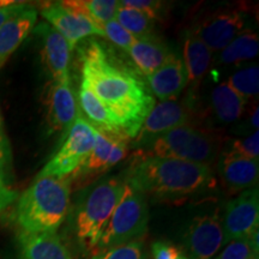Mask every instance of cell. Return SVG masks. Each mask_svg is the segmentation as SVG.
Segmentation results:
<instances>
[{
  "instance_id": "obj_14",
  "label": "cell",
  "mask_w": 259,
  "mask_h": 259,
  "mask_svg": "<svg viewBox=\"0 0 259 259\" xmlns=\"http://www.w3.org/2000/svg\"><path fill=\"white\" fill-rule=\"evenodd\" d=\"M34 32L41 40L42 59L51 74L52 82L71 80L70 63L72 51L67 41L47 22L35 25Z\"/></svg>"
},
{
  "instance_id": "obj_27",
  "label": "cell",
  "mask_w": 259,
  "mask_h": 259,
  "mask_svg": "<svg viewBox=\"0 0 259 259\" xmlns=\"http://www.w3.org/2000/svg\"><path fill=\"white\" fill-rule=\"evenodd\" d=\"M236 94H239L245 101L253 99L259 94V69L257 64L248 65L236 71L229 77L227 82Z\"/></svg>"
},
{
  "instance_id": "obj_37",
  "label": "cell",
  "mask_w": 259,
  "mask_h": 259,
  "mask_svg": "<svg viewBox=\"0 0 259 259\" xmlns=\"http://www.w3.org/2000/svg\"><path fill=\"white\" fill-rule=\"evenodd\" d=\"M251 125H252V127L255 128L258 131V108H255L254 112L252 113Z\"/></svg>"
},
{
  "instance_id": "obj_10",
  "label": "cell",
  "mask_w": 259,
  "mask_h": 259,
  "mask_svg": "<svg viewBox=\"0 0 259 259\" xmlns=\"http://www.w3.org/2000/svg\"><path fill=\"white\" fill-rule=\"evenodd\" d=\"M181 244V248L190 259H212L223 245L219 212H204L194 216L183 233Z\"/></svg>"
},
{
  "instance_id": "obj_29",
  "label": "cell",
  "mask_w": 259,
  "mask_h": 259,
  "mask_svg": "<svg viewBox=\"0 0 259 259\" xmlns=\"http://www.w3.org/2000/svg\"><path fill=\"white\" fill-rule=\"evenodd\" d=\"M102 30L105 31L106 37L109 41H112L115 46H118L125 52H128L130 48L132 47V45L135 44L137 38L132 36L130 32L121 27L118 22L115 21V18L113 21L108 22L102 27Z\"/></svg>"
},
{
  "instance_id": "obj_31",
  "label": "cell",
  "mask_w": 259,
  "mask_h": 259,
  "mask_svg": "<svg viewBox=\"0 0 259 259\" xmlns=\"http://www.w3.org/2000/svg\"><path fill=\"white\" fill-rule=\"evenodd\" d=\"M0 168L4 173L8 183H11L12 174V148L9 137L6 135L4 120H3L2 109H0Z\"/></svg>"
},
{
  "instance_id": "obj_21",
  "label": "cell",
  "mask_w": 259,
  "mask_h": 259,
  "mask_svg": "<svg viewBox=\"0 0 259 259\" xmlns=\"http://www.w3.org/2000/svg\"><path fill=\"white\" fill-rule=\"evenodd\" d=\"M78 101L79 107L87 116L90 125L93 126L96 131L102 132V134L120 136V137H125L124 134L121 132L120 127H119L118 121L115 120L114 116L112 113L106 108L105 105L97 99L95 94H94L87 83L83 79H80L79 90H78ZM84 116V118H85ZM126 138V137H125ZM128 139V138H127Z\"/></svg>"
},
{
  "instance_id": "obj_18",
  "label": "cell",
  "mask_w": 259,
  "mask_h": 259,
  "mask_svg": "<svg viewBox=\"0 0 259 259\" xmlns=\"http://www.w3.org/2000/svg\"><path fill=\"white\" fill-rule=\"evenodd\" d=\"M17 259H72V254L57 233L19 232Z\"/></svg>"
},
{
  "instance_id": "obj_36",
  "label": "cell",
  "mask_w": 259,
  "mask_h": 259,
  "mask_svg": "<svg viewBox=\"0 0 259 259\" xmlns=\"http://www.w3.org/2000/svg\"><path fill=\"white\" fill-rule=\"evenodd\" d=\"M29 6L30 5L27 4V3L14 2L12 4L4 6V8H0V28H2L10 18L18 15L19 12H22L23 10L29 8Z\"/></svg>"
},
{
  "instance_id": "obj_5",
  "label": "cell",
  "mask_w": 259,
  "mask_h": 259,
  "mask_svg": "<svg viewBox=\"0 0 259 259\" xmlns=\"http://www.w3.org/2000/svg\"><path fill=\"white\" fill-rule=\"evenodd\" d=\"M147 196L125 179V189L94 253L138 240L148 229Z\"/></svg>"
},
{
  "instance_id": "obj_11",
  "label": "cell",
  "mask_w": 259,
  "mask_h": 259,
  "mask_svg": "<svg viewBox=\"0 0 259 259\" xmlns=\"http://www.w3.org/2000/svg\"><path fill=\"white\" fill-rule=\"evenodd\" d=\"M258 221L259 194L257 187H252L227 203L221 219L223 245L250 236L258 229Z\"/></svg>"
},
{
  "instance_id": "obj_22",
  "label": "cell",
  "mask_w": 259,
  "mask_h": 259,
  "mask_svg": "<svg viewBox=\"0 0 259 259\" xmlns=\"http://www.w3.org/2000/svg\"><path fill=\"white\" fill-rule=\"evenodd\" d=\"M183 56V63L186 69L189 83H191L193 90H196L209 69L212 52L198 37L187 30L184 37Z\"/></svg>"
},
{
  "instance_id": "obj_19",
  "label": "cell",
  "mask_w": 259,
  "mask_h": 259,
  "mask_svg": "<svg viewBox=\"0 0 259 259\" xmlns=\"http://www.w3.org/2000/svg\"><path fill=\"white\" fill-rule=\"evenodd\" d=\"M36 22L37 11L30 5L0 28V69L34 30Z\"/></svg>"
},
{
  "instance_id": "obj_13",
  "label": "cell",
  "mask_w": 259,
  "mask_h": 259,
  "mask_svg": "<svg viewBox=\"0 0 259 259\" xmlns=\"http://www.w3.org/2000/svg\"><path fill=\"white\" fill-rule=\"evenodd\" d=\"M191 119V108L186 102L177 100L160 102L155 105L136 136L137 147H147L155 138L164 132L189 125Z\"/></svg>"
},
{
  "instance_id": "obj_28",
  "label": "cell",
  "mask_w": 259,
  "mask_h": 259,
  "mask_svg": "<svg viewBox=\"0 0 259 259\" xmlns=\"http://www.w3.org/2000/svg\"><path fill=\"white\" fill-rule=\"evenodd\" d=\"M90 259H145L144 244L138 239L127 244L97 251Z\"/></svg>"
},
{
  "instance_id": "obj_9",
  "label": "cell",
  "mask_w": 259,
  "mask_h": 259,
  "mask_svg": "<svg viewBox=\"0 0 259 259\" xmlns=\"http://www.w3.org/2000/svg\"><path fill=\"white\" fill-rule=\"evenodd\" d=\"M246 15L235 9H221L200 17L190 31L212 52H221L246 30Z\"/></svg>"
},
{
  "instance_id": "obj_35",
  "label": "cell",
  "mask_w": 259,
  "mask_h": 259,
  "mask_svg": "<svg viewBox=\"0 0 259 259\" xmlns=\"http://www.w3.org/2000/svg\"><path fill=\"white\" fill-rule=\"evenodd\" d=\"M17 199V192L10 187L4 173L0 168V212H3Z\"/></svg>"
},
{
  "instance_id": "obj_2",
  "label": "cell",
  "mask_w": 259,
  "mask_h": 259,
  "mask_svg": "<svg viewBox=\"0 0 259 259\" xmlns=\"http://www.w3.org/2000/svg\"><path fill=\"white\" fill-rule=\"evenodd\" d=\"M125 179L145 196L166 200L187 198L215 186L208 164L171 157L143 156L130 168Z\"/></svg>"
},
{
  "instance_id": "obj_33",
  "label": "cell",
  "mask_w": 259,
  "mask_h": 259,
  "mask_svg": "<svg viewBox=\"0 0 259 259\" xmlns=\"http://www.w3.org/2000/svg\"><path fill=\"white\" fill-rule=\"evenodd\" d=\"M154 259H190L179 246L168 241H155L151 245Z\"/></svg>"
},
{
  "instance_id": "obj_23",
  "label": "cell",
  "mask_w": 259,
  "mask_h": 259,
  "mask_svg": "<svg viewBox=\"0 0 259 259\" xmlns=\"http://www.w3.org/2000/svg\"><path fill=\"white\" fill-rule=\"evenodd\" d=\"M246 101L236 94L228 84L220 83L211 92V107L216 119L231 124L241 118Z\"/></svg>"
},
{
  "instance_id": "obj_8",
  "label": "cell",
  "mask_w": 259,
  "mask_h": 259,
  "mask_svg": "<svg viewBox=\"0 0 259 259\" xmlns=\"http://www.w3.org/2000/svg\"><path fill=\"white\" fill-rule=\"evenodd\" d=\"M128 139L120 136L102 134L95 130V145L80 166L69 177L71 186L79 189L93 178L102 176L126 156Z\"/></svg>"
},
{
  "instance_id": "obj_3",
  "label": "cell",
  "mask_w": 259,
  "mask_h": 259,
  "mask_svg": "<svg viewBox=\"0 0 259 259\" xmlns=\"http://www.w3.org/2000/svg\"><path fill=\"white\" fill-rule=\"evenodd\" d=\"M69 177H36L16 204L15 220L22 232L57 233L70 211Z\"/></svg>"
},
{
  "instance_id": "obj_25",
  "label": "cell",
  "mask_w": 259,
  "mask_h": 259,
  "mask_svg": "<svg viewBox=\"0 0 259 259\" xmlns=\"http://www.w3.org/2000/svg\"><path fill=\"white\" fill-rule=\"evenodd\" d=\"M61 3L65 8L87 16L100 28L113 21L119 9L116 0H69Z\"/></svg>"
},
{
  "instance_id": "obj_1",
  "label": "cell",
  "mask_w": 259,
  "mask_h": 259,
  "mask_svg": "<svg viewBox=\"0 0 259 259\" xmlns=\"http://www.w3.org/2000/svg\"><path fill=\"white\" fill-rule=\"evenodd\" d=\"M79 59L82 79L112 113L125 137L135 139L155 106L147 80L96 40L83 45Z\"/></svg>"
},
{
  "instance_id": "obj_15",
  "label": "cell",
  "mask_w": 259,
  "mask_h": 259,
  "mask_svg": "<svg viewBox=\"0 0 259 259\" xmlns=\"http://www.w3.org/2000/svg\"><path fill=\"white\" fill-rule=\"evenodd\" d=\"M79 108L71 87V80L51 84L47 94V121L52 134H59L65 138L72 127Z\"/></svg>"
},
{
  "instance_id": "obj_7",
  "label": "cell",
  "mask_w": 259,
  "mask_h": 259,
  "mask_svg": "<svg viewBox=\"0 0 259 259\" xmlns=\"http://www.w3.org/2000/svg\"><path fill=\"white\" fill-rule=\"evenodd\" d=\"M94 145L95 128L87 121L79 111L61 148L42 168L37 177H70L92 153Z\"/></svg>"
},
{
  "instance_id": "obj_12",
  "label": "cell",
  "mask_w": 259,
  "mask_h": 259,
  "mask_svg": "<svg viewBox=\"0 0 259 259\" xmlns=\"http://www.w3.org/2000/svg\"><path fill=\"white\" fill-rule=\"evenodd\" d=\"M41 15L47 23L67 41L71 51H73L79 41L88 36L99 35L106 37L105 31L95 22L79 12L65 8L61 2L51 3L50 5L45 6Z\"/></svg>"
},
{
  "instance_id": "obj_24",
  "label": "cell",
  "mask_w": 259,
  "mask_h": 259,
  "mask_svg": "<svg viewBox=\"0 0 259 259\" xmlns=\"http://www.w3.org/2000/svg\"><path fill=\"white\" fill-rule=\"evenodd\" d=\"M258 34L251 29H246L240 32L228 46L220 52L219 63L222 65H232L252 60L258 56Z\"/></svg>"
},
{
  "instance_id": "obj_16",
  "label": "cell",
  "mask_w": 259,
  "mask_h": 259,
  "mask_svg": "<svg viewBox=\"0 0 259 259\" xmlns=\"http://www.w3.org/2000/svg\"><path fill=\"white\" fill-rule=\"evenodd\" d=\"M219 173L225 186L232 193L248 190L258 183V160L226 150L219 161Z\"/></svg>"
},
{
  "instance_id": "obj_34",
  "label": "cell",
  "mask_w": 259,
  "mask_h": 259,
  "mask_svg": "<svg viewBox=\"0 0 259 259\" xmlns=\"http://www.w3.org/2000/svg\"><path fill=\"white\" fill-rule=\"evenodd\" d=\"M119 5L138 10L154 19L158 18L162 9V3L155 2V0H122V2H119Z\"/></svg>"
},
{
  "instance_id": "obj_26",
  "label": "cell",
  "mask_w": 259,
  "mask_h": 259,
  "mask_svg": "<svg viewBox=\"0 0 259 259\" xmlns=\"http://www.w3.org/2000/svg\"><path fill=\"white\" fill-rule=\"evenodd\" d=\"M115 21L137 40L155 35V19L138 10L119 5L115 14Z\"/></svg>"
},
{
  "instance_id": "obj_17",
  "label": "cell",
  "mask_w": 259,
  "mask_h": 259,
  "mask_svg": "<svg viewBox=\"0 0 259 259\" xmlns=\"http://www.w3.org/2000/svg\"><path fill=\"white\" fill-rule=\"evenodd\" d=\"M149 90L161 102L177 99L189 84L183 59L174 56L171 59L145 77Z\"/></svg>"
},
{
  "instance_id": "obj_32",
  "label": "cell",
  "mask_w": 259,
  "mask_h": 259,
  "mask_svg": "<svg viewBox=\"0 0 259 259\" xmlns=\"http://www.w3.org/2000/svg\"><path fill=\"white\" fill-rule=\"evenodd\" d=\"M229 151L247 158H257L259 155V134L255 131L245 139H236L233 142Z\"/></svg>"
},
{
  "instance_id": "obj_4",
  "label": "cell",
  "mask_w": 259,
  "mask_h": 259,
  "mask_svg": "<svg viewBox=\"0 0 259 259\" xmlns=\"http://www.w3.org/2000/svg\"><path fill=\"white\" fill-rule=\"evenodd\" d=\"M125 189V178L111 177L99 180L84 191L72 218V232L80 250L95 251L97 242L120 202Z\"/></svg>"
},
{
  "instance_id": "obj_20",
  "label": "cell",
  "mask_w": 259,
  "mask_h": 259,
  "mask_svg": "<svg viewBox=\"0 0 259 259\" xmlns=\"http://www.w3.org/2000/svg\"><path fill=\"white\" fill-rule=\"evenodd\" d=\"M127 53L142 76H149L168 63L176 54L155 35L139 38L132 45Z\"/></svg>"
},
{
  "instance_id": "obj_38",
  "label": "cell",
  "mask_w": 259,
  "mask_h": 259,
  "mask_svg": "<svg viewBox=\"0 0 259 259\" xmlns=\"http://www.w3.org/2000/svg\"><path fill=\"white\" fill-rule=\"evenodd\" d=\"M12 3L14 2H11V0H0V8H4V6L12 4Z\"/></svg>"
},
{
  "instance_id": "obj_6",
  "label": "cell",
  "mask_w": 259,
  "mask_h": 259,
  "mask_svg": "<svg viewBox=\"0 0 259 259\" xmlns=\"http://www.w3.org/2000/svg\"><path fill=\"white\" fill-rule=\"evenodd\" d=\"M147 147L145 156L179 158L208 166L219 154L218 139L191 125L164 132Z\"/></svg>"
},
{
  "instance_id": "obj_30",
  "label": "cell",
  "mask_w": 259,
  "mask_h": 259,
  "mask_svg": "<svg viewBox=\"0 0 259 259\" xmlns=\"http://www.w3.org/2000/svg\"><path fill=\"white\" fill-rule=\"evenodd\" d=\"M215 259H258V254L252 250L247 236L228 242L225 250Z\"/></svg>"
}]
</instances>
